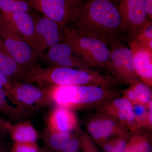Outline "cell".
I'll list each match as a JSON object with an SVG mask.
<instances>
[{
	"instance_id": "obj_18",
	"label": "cell",
	"mask_w": 152,
	"mask_h": 152,
	"mask_svg": "<svg viewBox=\"0 0 152 152\" xmlns=\"http://www.w3.org/2000/svg\"><path fill=\"white\" fill-rule=\"evenodd\" d=\"M7 130L13 142H37L39 138L38 131L29 121L10 123Z\"/></svg>"
},
{
	"instance_id": "obj_4",
	"label": "cell",
	"mask_w": 152,
	"mask_h": 152,
	"mask_svg": "<svg viewBox=\"0 0 152 152\" xmlns=\"http://www.w3.org/2000/svg\"><path fill=\"white\" fill-rule=\"evenodd\" d=\"M63 41L69 44L91 68L108 71L112 76L113 68L109 45L94 37L84 35L67 26L63 28Z\"/></svg>"
},
{
	"instance_id": "obj_1",
	"label": "cell",
	"mask_w": 152,
	"mask_h": 152,
	"mask_svg": "<svg viewBox=\"0 0 152 152\" xmlns=\"http://www.w3.org/2000/svg\"><path fill=\"white\" fill-rule=\"evenodd\" d=\"M66 26L82 35L97 38L109 46L123 37L121 17L113 0H86L79 4Z\"/></svg>"
},
{
	"instance_id": "obj_19",
	"label": "cell",
	"mask_w": 152,
	"mask_h": 152,
	"mask_svg": "<svg viewBox=\"0 0 152 152\" xmlns=\"http://www.w3.org/2000/svg\"><path fill=\"white\" fill-rule=\"evenodd\" d=\"M0 72L11 80L24 82L26 72L7 52L1 39Z\"/></svg>"
},
{
	"instance_id": "obj_10",
	"label": "cell",
	"mask_w": 152,
	"mask_h": 152,
	"mask_svg": "<svg viewBox=\"0 0 152 152\" xmlns=\"http://www.w3.org/2000/svg\"><path fill=\"white\" fill-rule=\"evenodd\" d=\"M146 0H113L119 11L123 34L130 37L147 22L145 6Z\"/></svg>"
},
{
	"instance_id": "obj_7",
	"label": "cell",
	"mask_w": 152,
	"mask_h": 152,
	"mask_svg": "<svg viewBox=\"0 0 152 152\" xmlns=\"http://www.w3.org/2000/svg\"><path fill=\"white\" fill-rule=\"evenodd\" d=\"M0 39L7 52L25 72L34 65L37 58L31 47L1 20Z\"/></svg>"
},
{
	"instance_id": "obj_25",
	"label": "cell",
	"mask_w": 152,
	"mask_h": 152,
	"mask_svg": "<svg viewBox=\"0 0 152 152\" xmlns=\"http://www.w3.org/2000/svg\"><path fill=\"white\" fill-rule=\"evenodd\" d=\"M152 50V22L148 21L130 37Z\"/></svg>"
},
{
	"instance_id": "obj_31",
	"label": "cell",
	"mask_w": 152,
	"mask_h": 152,
	"mask_svg": "<svg viewBox=\"0 0 152 152\" xmlns=\"http://www.w3.org/2000/svg\"><path fill=\"white\" fill-rule=\"evenodd\" d=\"M10 121H7L4 118L0 117V137L2 135H4L6 133H8L7 127Z\"/></svg>"
},
{
	"instance_id": "obj_15",
	"label": "cell",
	"mask_w": 152,
	"mask_h": 152,
	"mask_svg": "<svg viewBox=\"0 0 152 152\" xmlns=\"http://www.w3.org/2000/svg\"><path fill=\"white\" fill-rule=\"evenodd\" d=\"M126 39L132 53L134 67L140 80L152 88V50L131 38Z\"/></svg>"
},
{
	"instance_id": "obj_33",
	"label": "cell",
	"mask_w": 152,
	"mask_h": 152,
	"mask_svg": "<svg viewBox=\"0 0 152 152\" xmlns=\"http://www.w3.org/2000/svg\"><path fill=\"white\" fill-rule=\"evenodd\" d=\"M10 151H8L6 149L5 145L4 143L0 140V152H9Z\"/></svg>"
},
{
	"instance_id": "obj_21",
	"label": "cell",
	"mask_w": 152,
	"mask_h": 152,
	"mask_svg": "<svg viewBox=\"0 0 152 152\" xmlns=\"http://www.w3.org/2000/svg\"><path fill=\"white\" fill-rule=\"evenodd\" d=\"M124 152H152L151 136L142 130L131 134Z\"/></svg>"
},
{
	"instance_id": "obj_3",
	"label": "cell",
	"mask_w": 152,
	"mask_h": 152,
	"mask_svg": "<svg viewBox=\"0 0 152 152\" xmlns=\"http://www.w3.org/2000/svg\"><path fill=\"white\" fill-rule=\"evenodd\" d=\"M47 88L53 104L73 111L98 108L121 94L113 88L96 86H52Z\"/></svg>"
},
{
	"instance_id": "obj_6",
	"label": "cell",
	"mask_w": 152,
	"mask_h": 152,
	"mask_svg": "<svg viewBox=\"0 0 152 152\" xmlns=\"http://www.w3.org/2000/svg\"><path fill=\"white\" fill-rule=\"evenodd\" d=\"M8 93L30 112L53 104L48 88L37 86L26 82L13 80Z\"/></svg>"
},
{
	"instance_id": "obj_34",
	"label": "cell",
	"mask_w": 152,
	"mask_h": 152,
	"mask_svg": "<svg viewBox=\"0 0 152 152\" xmlns=\"http://www.w3.org/2000/svg\"><path fill=\"white\" fill-rule=\"evenodd\" d=\"M39 152H54L53 151H51L48 148H43L42 149H40Z\"/></svg>"
},
{
	"instance_id": "obj_5",
	"label": "cell",
	"mask_w": 152,
	"mask_h": 152,
	"mask_svg": "<svg viewBox=\"0 0 152 152\" xmlns=\"http://www.w3.org/2000/svg\"><path fill=\"white\" fill-rule=\"evenodd\" d=\"M109 48L113 68L112 76L119 83L126 85L140 80L134 67L132 51L124 43L121 38L113 41Z\"/></svg>"
},
{
	"instance_id": "obj_13",
	"label": "cell",
	"mask_w": 152,
	"mask_h": 152,
	"mask_svg": "<svg viewBox=\"0 0 152 152\" xmlns=\"http://www.w3.org/2000/svg\"><path fill=\"white\" fill-rule=\"evenodd\" d=\"M30 6L42 15L64 26L72 18L73 8L66 0H28Z\"/></svg>"
},
{
	"instance_id": "obj_11",
	"label": "cell",
	"mask_w": 152,
	"mask_h": 152,
	"mask_svg": "<svg viewBox=\"0 0 152 152\" xmlns=\"http://www.w3.org/2000/svg\"><path fill=\"white\" fill-rule=\"evenodd\" d=\"M41 58L51 66L92 70L72 48L64 41L50 48Z\"/></svg>"
},
{
	"instance_id": "obj_23",
	"label": "cell",
	"mask_w": 152,
	"mask_h": 152,
	"mask_svg": "<svg viewBox=\"0 0 152 152\" xmlns=\"http://www.w3.org/2000/svg\"><path fill=\"white\" fill-rule=\"evenodd\" d=\"M135 96L137 102L148 106L152 102L151 87L139 80L129 85Z\"/></svg>"
},
{
	"instance_id": "obj_26",
	"label": "cell",
	"mask_w": 152,
	"mask_h": 152,
	"mask_svg": "<svg viewBox=\"0 0 152 152\" xmlns=\"http://www.w3.org/2000/svg\"><path fill=\"white\" fill-rule=\"evenodd\" d=\"M132 105L136 119L140 127L142 129L145 128L151 131L152 127L149 123L148 106L139 103L132 104Z\"/></svg>"
},
{
	"instance_id": "obj_12",
	"label": "cell",
	"mask_w": 152,
	"mask_h": 152,
	"mask_svg": "<svg viewBox=\"0 0 152 152\" xmlns=\"http://www.w3.org/2000/svg\"><path fill=\"white\" fill-rule=\"evenodd\" d=\"M97 109L99 112L113 117L122 123L131 134L142 130L136 119L132 104L122 96L113 98L101 105Z\"/></svg>"
},
{
	"instance_id": "obj_9",
	"label": "cell",
	"mask_w": 152,
	"mask_h": 152,
	"mask_svg": "<svg viewBox=\"0 0 152 152\" xmlns=\"http://www.w3.org/2000/svg\"><path fill=\"white\" fill-rule=\"evenodd\" d=\"M35 23L34 46L36 57H41L51 47L63 42V28L43 15L34 17Z\"/></svg>"
},
{
	"instance_id": "obj_24",
	"label": "cell",
	"mask_w": 152,
	"mask_h": 152,
	"mask_svg": "<svg viewBox=\"0 0 152 152\" xmlns=\"http://www.w3.org/2000/svg\"><path fill=\"white\" fill-rule=\"evenodd\" d=\"M131 136L130 133L114 137L100 145L105 152H124V150Z\"/></svg>"
},
{
	"instance_id": "obj_2",
	"label": "cell",
	"mask_w": 152,
	"mask_h": 152,
	"mask_svg": "<svg viewBox=\"0 0 152 152\" xmlns=\"http://www.w3.org/2000/svg\"><path fill=\"white\" fill-rule=\"evenodd\" d=\"M24 82L48 86H96L113 88L118 81L113 76L92 70L34 65L26 72Z\"/></svg>"
},
{
	"instance_id": "obj_8",
	"label": "cell",
	"mask_w": 152,
	"mask_h": 152,
	"mask_svg": "<svg viewBox=\"0 0 152 152\" xmlns=\"http://www.w3.org/2000/svg\"><path fill=\"white\" fill-rule=\"evenodd\" d=\"M87 133L100 146L114 137L130 133L127 128L113 117L100 112L87 120Z\"/></svg>"
},
{
	"instance_id": "obj_30",
	"label": "cell",
	"mask_w": 152,
	"mask_h": 152,
	"mask_svg": "<svg viewBox=\"0 0 152 152\" xmlns=\"http://www.w3.org/2000/svg\"><path fill=\"white\" fill-rule=\"evenodd\" d=\"M145 11L147 20L152 22V0H146L145 6Z\"/></svg>"
},
{
	"instance_id": "obj_14",
	"label": "cell",
	"mask_w": 152,
	"mask_h": 152,
	"mask_svg": "<svg viewBox=\"0 0 152 152\" xmlns=\"http://www.w3.org/2000/svg\"><path fill=\"white\" fill-rule=\"evenodd\" d=\"M0 20L7 25L13 31L34 46L35 23L34 17L31 13L13 12L7 13L0 12Z\"/></svg>"
},
{
	"instance_id": "obj_35",
	"label": "cell",
	"mask_w": 152,
	"mask_h": 152,
	"mask_svg": "<svg viewBox=\"0 0 152 152\" xmlns=\"http://www.w3.org/2000/svg\"><path fill=\"white\" fill-rule=\"evenodd\" d=\"M0 89H3L5 90L4 88V87H3V86H2V85L0 83Z\"/></svg>"
},
{
	"instance_id": "obj_17",
	"label": "cell",
	"mask_w": 152,
	"mask_h": 152,
	"mask_svg": "<svg viewBox=\"0 0 152 152\" xmlns=\"http://www.w3.org/2000/svg\"><path fill=\"white\" fill-rule=\"evenodd\" d=\"M0 113L17 123L28 118L31 112L22 107L7 92L0 89Z\"/></svg>"
},
{
	"instance_id": "obj_20",
	"label": "cell",
	"mask_w": 152,
	"mask_h": 152,
	"mask_svg": "<svg viewBox=\"0 0 152 152\" xmlns=\"http://www.w3.org/2000/svg\"><path fill=\"white\" fill-rule=\"evenodd\" d=\"M75 132H62L48 127L43 132V140L48 149L54 152H59L70 140Z\"/></svg>"
},
{
	"instance_id": "obj_29",
	"label": "cell",
	"mask_w": 152,
	"mask_h": 152,
	"mask_svg": "<svg viewBox=\"0 0 152 152\" xmlns=\"http://www.w3.org/2000/svg\"><path fill=\"white\" fill-rule=\"evenodd\" d=\"M79 131L76 132L69 141L59 152H79L80 150V141Z\"/></svg>"
},
{
	"instance_id": "obj_16",
	"label": "cell",
	"mask_w": 152,
	"mask_h": 152,
	"mask_svg": "<svg viewBox=\"0 0 152 152\" xmlns=\"http://www.w3.org/2000/svg\"><path fill=\"white\" fill-rule=\"evenodd\" d=\"M48 124V127L62 132L74 133L80 129L74 111L57 106L49 114Z\"/></svg>"
},
{
	"instance_id": "obj_32",
	"label": "cell",
	"mask_w": 152,
	"mask_h": 152,
	"mask_svg": "<svg viewBox=\"0 0 152 152\" xmlns=\"http://www.w3.org/2000/svg\"><path fill=\"white\" fill-rule=\"evenodd\" d=\"M71 5L73 8L75 7L76 6L80 4L83 2L84 1L86 0H66Z\"/></svg>"
},
{
	"instance_id": "obj_27",
	"label": "cell",
	"mask_w": 152,
	"mask_h": 152,
	"mask_svg": "<svg viewBox=\"0 0 152 152\" xmlns=\"http://www.w3.org/2000/svg\"><path fill=\"white\" fill-rule=\"evenodd\" d=\"M78 133L80 141V150L83 152H99L88 133L82 129H79Z\"/></svg>"
},
{
	"instance_id": "obj_22",
	"label": "cell",
	"mask_w": 152,
	"mask_h": 152,
	"mask_svg": "<svg viewBox=\"0 0 152 152\" xmlns=\"http://www.w3.org/2000/svg\"><path fill=\"white\" fill-rule=\"evenodd\" d=\"M32 9L28 0H0V11L2 12L31 13Z\"/></svg>"
},
{
	"instance_id": "obj_28",
	"label": "cell",
	"mask_w": 152,
	"mask_h": 152,
	"mask_svg": "<svg viewBox=\"0 0 152 152\" xmlns=\"http://www.w3.org/2000/svg\"><path fill=\"white\" fill-rule=\"evenodd\" d=\"M40 149L37 142H13L9 152H39Z\"/></svg>"
}]
</instances>
